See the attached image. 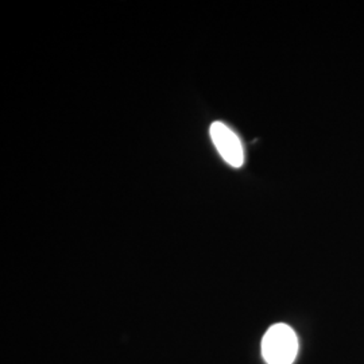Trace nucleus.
<instances>
[{
  "mask_svg": "<svg viewBox=\"0 0 364 364\" xmlns=\"http://www.w3.org/2000/svg\"><path fill=\"white\" fill-rule=\"evenodd\" d=\"M210 139L221 158L232 168H240L245 164V147L234 130L221 122L212 123Z\"/></svg>",
  "mask_w": 364,
  "mask_h": 364,
  "instance_id": "nucleus-2",
  "label": "nucleus"
},
{
  "mask_svg": "<svg viewBox=\"0 0 364 364\" xmlns=\"http://www.w3.org/2000/svg\"><path fill=\"white\" fill-rule=\"evenodd\" d=\"M299 353V338L287 324L272 326L262 340V356L267 364H291Z\"/></svg>",
  "mask_w": 364,
  "mask_h": 364,
  "instance_id": "nucleus-1",
  "label": "nucleus"
}]
</instances>
